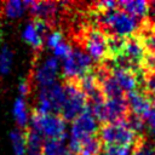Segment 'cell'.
<instances>
[{
  "label": "cell",
  "mask_w": 155,
  "mask_h": 155,
  "mask_svg": "<svg viewBox=\"0 0 155 155\" xmlns=\"http://www.w3.org/2000/svg\"><path fill=\"white\" fill-rule=\"evenodd\" d=\"M99 121L92 113L90 108H87L84 113H81L78 117H75L68 131V140L67 148L69 151L79 155L81 150V145L97 136L99 132Z\"/></svg>",
  "instance_id": "obj_1"
},
{
  "label": "cell",
  "mask_w": 155,
  "mask_h": 155,
  "mask_svg": "<svg viewBox=\"0 0 155 155\" xmlns=\"http://www.w3.org/2000/svg\"><path fill=\"white\" fill-rule=\"evenodd\" d=\"M98 22L110 34V36L120 39L132 38L140 29V21L128 15L120 7L101 12L98 15Z\"/></svg>",
  "instance_id": "obj_2"
},
{
  "label": "cell",
  "mask_w": 155,
  "mask_h": 155,
  "mask_svg": "<svg viewBox=\"0 0 155 155\" xmlns=\"http://www.w3.org/2000/svg\"><path fill=\"white\" fill-rule=\"evenodd\" d=\"M31 131L39 133L45 140L62 139L67 140V121L58 114H39L33 111L29 121Z\"/></svg>",
  "instance_id": "obj_3"
},
{
  "label": "cell",
  "mask_w": 155,
  "mask_h": 155,
  "mask_svg": "<svg viewBox=\"0 0 155 155\" xmlns=\"http://www.w3.org/2000/svg\"><path fill=\"white\" fill-rule=\"evenodd\" d=\"M88 108L92 110L99 122L110 124L125 120L128 115V107L126 97L117 98H104L99 97L88 102Z\"/></svg>",
  "instance_id": "obj_4"
},
{
  "label": "cell",
  "mask_w": 155,
  "mask_h": 155,
  "mask_svg": "<svg viewBox=\"0 0 155 155\" xmlns=\"http://www.w3.org/2000/svg\"><path fill=\"white\" fill-rule=\"evenodd\" d=\"M99 140L104 147L110 145H122L130 147L136 145L137 142L140 139L128 126L126 119L116 122L104 124L99 128Z\"/></svg>",
  "instance_id": "obj_5"
},
{
  "label": "cell",
  "mask_w": 155,
  "mask_h": 155,
  "mask_svg": "<svg viewBox=\"0 0 155 155\" xmlns=\"http://www.w3.org/2000/svg\"><path fill=\"white\" fill-rule=\"evenodd\" d=\"M65 101V86L61 82L47 88H39L36 93L35 113L61 115Z\"/></svg>",
  "instance_id": "obj_6"
},
{
  "label": "cell",
  "mask_w": 155,
  "mask_h": 155,
  "mask_svg": "<svg viewBox=\"0 0 155 155\" xmlns=\"http://www.w3.org/2000/svg\"><path fill=\"white\" fill-rule=\"evenodd\" d=\"M93 61L82 48H74L73 52L62 61L61 63V73L63 76L69 80V82H74V80H80L86 74L91 73Z\"/></svg>",
  "instance_id": "obj_7"
},
{
  "label": "cell",
  "mask_w": 155,
  "mask_h": 155,
  "mask_svg": "<svg viewBox=\"0 0 155 155\" xmlns=\"http://www.w3.org/2000/svg\"><path fill=\"white\" fill-rule=\"evenodd\" d=\"M65 86V101L61 111V116L65 121H73L81 113L88 108V99L81 91L76 82H67Z\"/></svg>",
  "instance_id": "obj_8"
},
{
  "label": "cell",
  "mask_w": 155,
  "mask_h": 155,
  "mask_svg": "<svg viewBox=\"0 0 155 155\" xmlns=\"http://www.w3.org/2000/svg\"><path fill=\"white\" fill-rule=\"evenodd\" d=\"M61 74V61L52 54L46 56L38 61L33 68V82L38 88H47L57 84L58 75Z\"/></svg>",
  "instance_id": "obj_9"
},
{
  "label": "cell",
  "mask_w": 155,
  "mask_h": 155,
  "mask_svg": "<svg viewBox=\"0 0 155 155\" xmlns=\"http://www.w3.org/2000/svg\"><path fill=\"white\" fill-rule=\"evenodd\" d=\"M84 47L93 62H102L109 57L108 36L101 29L92 28L87 30L84 39Z\"/></svg>",
  "instance_id": "obj_10"
},
{
  "label": "cell",
  "mask_w": 155,
  "mask_h": 155,
  "mask_svg": "<svg viewBox=\"0 0 155 155\" xmlns=\"http://www.w3.org/2000/svg\"><path fill=\"white\" fill-rule=\"evenodd\" d=\"M48 22L34 18L25 23L22 29V40L33 50H39L45 46V38L48 34Z\"/></svg>",
  "instance_id": "obj_11"
},
{
  "label": "cell",
  "mask_w": 155,
  "mask_h": 155,
  "mask_svg": "<svg viewBox=\"0 0 155 155\" xmlns=\"http://www.w3.org/2000/svg\"><path fill=\"white\" fill-rule=\"evenodd\" d=\"M110 74L119 84L120 88L124 93H130L133 91H137L139 86V73L134 71L130 68L121 67V65H114L110 70Z\"/></svg>",
  "instance_id": "obj_12"
},
{
  "label": "cell",
  "mask_w": 155,
  "mask_h": 155,
  "mask_svg": "<svg viewBox=\"0 0 155 155\" xmlns=\"http://www.w3.org/2000/svg\"><path fill=\"white\" fill-rule=\"evenodd\" d=\"M125 97H126L128 111L132 115L139 116L142 119H144V116L149 113L154 103V101L147 94V92H142L138 90L126 93Z\"/></svg>",
  "instance_id": "obj_13"
},
{
  "label": "cell",
  "mask_w": 155,
  "mask_h": 155,
  "mask_svg": "<svg viewBox=\"0 0 155 155\" xmlns=\"http://www.w3.org/2000/svg\"><path fill=\"white\" fill-rule=\"evenodd\" d=\"M28 11L34 16V18H39L48 22L54 18L58 12V4L53 1H25Z\"/></svg>",
  "instance_id": "obj_14"
},
{
  "label": "cell",
  "mask_w": 155,
  "mask_h": 155,
  "mask_svg": "<svg viewBox=\"0 0 155 155\" xmlns=\"http://www.w3.org/2000/svg\"><path fill=\"white\" fill-rule=\"evenodd\" d=\"M119 7L140 21L148 18L150 2L145 0H125V1H119Z\"/></svg>",
  "instance_id": "obj_15"
},
{
  "label": "cell",
  "mask_w": 155,
  "mask_h": 155,
  "mask_svg": "<svg viewBox=\"0 0 155 155\" xmlns=\"http://www.w3.org/2000/svg\"><path fill=\"white\" fill-rule=\"evenodd\" d=\"M12 116L15 122L18 125V128H24L27 126H29V121H30V111H29V107H28V102L27 98L18 96L12 104Z\"/></svg>",
  "instance_id": "obj_16"
},
{
  "label": "cell",
  "mask_w": 155,
  "mask_h": 155,
  "mask_svg": "<svg viewBox=\"0 0 155 155\" xmlns=\"http://www.w3.org/2000/svg\"><path fill=\"white\" fill-rule=\"evenodd\" d=\"M10 144L13 155H27V133L22 128H15L10 132Z\"/></svg>",
  "instance_id": "obj_17"
},
{
  "label": "cell",
  "mask_w": 155,
  "mask_h": 155,
  "mask_svg": "<svg viewBox=\"0 0 155 155\" xmlns=\"http://www.w3.org/2000/svg\"><path fill=\"white\" fill-rule=\"evenodd\" d=\"M27 10H28V7H27L25 1L10 0V1H5L2 4V12H4L5 17L8 19L21 18L25 13Z\"/></svg>",
  "instance_id": "obj_18"
},
{
  "label": "cell",
  "mask_w": 155,
  "mask_h": 155,
  "mask_svg": "<svg viewBox=\"0 0 155 155\" xmlns=\"http://www.w3.org/2000/svg\"><path fill=\"white\" fill-rule=\"evenodd\" d=\"M42 155H65L68 153L67 143L62 139H48L44 142Z\"/></svg>",
  "instance_id": "obj_19"
},
{
  "label": "cell",
  "mask_w": 155,
  "mask_h": 155,
  "mask_svg": "<svg viewBox=\"0 0 155 155\" xmlns=\"http://www.w3.org/2000/svg\"><path fill=\"white\" fill-rule=\"evenodd\" d=\"M13 64V52L8 46H2L0 48V73L6 75L11 71Z\"/></svg>",
  "instance_id": "obj_20"
},
{
  "label": "cell",
  "mask_w": 155,
  "mask_h": 155,
  "mask_svg": "<svg viewBox=\"0 0 155 155\" xmlns=\"http://www.w3.org/2000/svg\"><path fill=\"white\" fill-rule=\"evenodd\" d=\"M45 139L36 132L29 130L27 132V153L28 151H41Z\"/></svg>",
  "instance_id": "obj_21"
},
{
  "label": "cell",
  "mask_w": 155,
  "mask_h": 155,
  "mask_svg": "<svg viewBox=\"0 0 155 155\" xmlns=\"http://www.w3.org/2000/svg\"><path fill=\"white\" fill-rule=\"evenodd\" d=\"M102 145L103 144L101 143L99 138L97 137L91 138L81 145V150L79 155H99L102 150Z\"/></svg>",
  "instance_id": "obj_22"
},
{
  "label": "cell",
  "mask_w": 155,
  "mask_h": 155,
  "mask_svg": "<svg viewBox=\"0 0 155 155\" xmlns=\"http://www.w3.org/2000/svg\"><path fill=\"white\" fill-rule=\"evenodd\" d=\"M132 155H155V143L149 139H139L132 149Z\"/></svg>",
  "instance_id": "obj_23"
},
{
  "label": "cell",
  "mask_w": 155,
  "mask_h": 155,
  "mask_svg": "<svg viewBox=\"0 0 155 155\" xmlns=\"http://www.w3.org/2000/svg\"><path fill=\"white\" fill-rule=\"evenodd\" d=\"M63 41H65L63 31H61L59 29H53V30H50L48 34L46 35V38H45V46L48 50L52 51L54 47H57Z\"/></svg>",
  "instance_id": "obj_24"
},
{
  "label": "cell",
  "mask_w": 155,
  "mask_h": 155,
  "mask_svg": "<svg viewBox=\"0 0 155 155\" xmlns=\"http://www.w3.org/2000/svg\"><path fill=\"white\" fill-rule=\"evenodd\" d=\"M140 39H142V42H143L147 52L155 53V29L153 27L144 28V30L140 35Z\"/></svg>",
  "instance_id": "obj_25"
},
{
  "label": "cell",
  "mask_w": 155,
  "mask_h": 155,
  "mask_svg": "<svg viewBox=\"0 0 155 155\" xmlns=\"http://www.w3.org/2000/svg\"><path fill=\"white\" fill-rule=\"evenodd\" d=\"M144 122H145V132L149 136V140L155 143V102L153 103V107L149 110V113L144 116Z\"/></svg>",
  "instance_id": "obj_26"
},
{
  "label": "cell",
  "mask_w": 155,
  "mask_h": 155,
  "mask_svg": "<svg viewBox=\"0 0 155 155\" xmlns=\"http://www.w3.org/2000/svg\"><path fill=\"white\" fill-rule=\"evenodd\" d=\"M126 121H127L128 126L131 127V130L140 138V136L145 132V122H144V119L130 114V115H127Z\"/></svg>",
  "instance_id": "obj_27"
},
{
  "label": "cell",
  "mask_w": 155,
  "mask_h": 155,
  "mask_svg": "<svg viewBox=\"0 0 155 155\" xmlns=\"http://www.w3.org/2000/svg\"><path fill=\"white\" fill-rule=\"evenodd\" d=\"M73 50H74V47L69 42L63 41L62 44H59L57 47H54L52 50V56L54 58H57L58 61H63V59H65L73 52Z\"/></svg>",
  "instance_id": "obj_28"
},
{
  "label": "cell",
  "mask_w": 155,
  "mask_h": 155,
  "mask_svg": "<svg viewBox=\"0 0 155 155\" xmlns=\"http://www.w3.org/2000/svg\"><path fill=\"white\" fill-rule=\"evenodd\" d=\"M144 86H145L147 94L155 102V70L150 71V73H148L145 75Z\"/></svg>",
  "instance_id": "obj_29"
},
{
  "label": "cell",
  "mask_w": 155,
  "mask_h": 155,
  "mask_svg": "<svg viewBox=\"0 0 155 155\" xmlns=\"http://www.w3.org/2000/svg\"><path fill=\"white\" fill-rule=\"evenodd\" d=\"M105 155H132V148L122 145H110L104 147Z\"/></svg>",
  "instance_id": "obj_30"
},
{
  "label": "cell",
  "mask_w": 155,
  "mask_h": 155,
  "mask_svg": "<svg viewBox=\"0 0 155 155\" xmlns=\"http://www.w3.org/2000/svg\"><path fill=\"white\" fill-rule=\"evenodd\" d=\"M140 68H143V70H145L147 74L150 73V71H154L155 70V53L147 52L143 61H142Z\"/></svg>",
  "instance_id": "obj_31"
},
{
  "label": "cell",
  "mask_w": 155,
  "mask_h": 155,
  "mask_svg": "<svg viewBox=\"0 0 155 155\" xmlns=\"http://www.w3.org/2000/svg\"><path fill=\"white\" fill-rule=\"evenodd\" d=\"M96 7L99 12H105V11H110L113 8L119 7V2L113 0H103V1L96 2Z\"/></svg>",
  "instance_id": "obj_32"
},
{
  "label": "cell",
  "mask_w": 155,
  "mask_h": 155,
  "mask_svg": "<svg viewBox=\"0 0 155 155\" xmlns=\"http://www.w3.org/2000/svg\"><path fill=\"white\" fill-rule=\"evenodd\" d=\"M30 91H31V84L25 79L21 80L18 84V93H19L18 96L27 98V96L30 93Z\"/></svg>",
  "instance_id": "obj_33"
},
{
  "label": "cell",
  "mask_w": 155,
  "mask_h": 155,
  "mask_svg": "<svg viewBox=\"0 0 155 155\" xmlns=\"http://www.w3.org/2000/svg\"><path fill=\"white\" fill-rule=\"evenodd\" d=\"M149 23H150V27H153L155 29V1H151L150 2V8H149Z\"/></svg>",
  "instance_id": "obj_34"
},
{
  "label": "cell",
  "mask_w": 155,
  "mask_h": 155,
  "mask_svg": "<svg viewBox=\"0 0 155 155\" xmlns=\"http://www.w3.org/2000/svg\"><path fill=\"white\" fill-rule=\"evenodd\" d=\"M27 155H42V151H28Z\"/></svg>",
  "instance_id": "obj_35"
},
{
  "label": "cell",
  "mask_w": 155,
  "mask_h": 155,
  "mask_svg": "<svg viewBox=\"0 0 155 155\" xmlns=\"http://www.w3.org/2000/svg\"><path fill=\"white\" fill-rule=\"evenodd\" d=\"M65 155H76V154H74V153H71V151H69V150H68V153H67Z\"/></svg>",
  "instance_id": "obj_36"
}]
</instances>
